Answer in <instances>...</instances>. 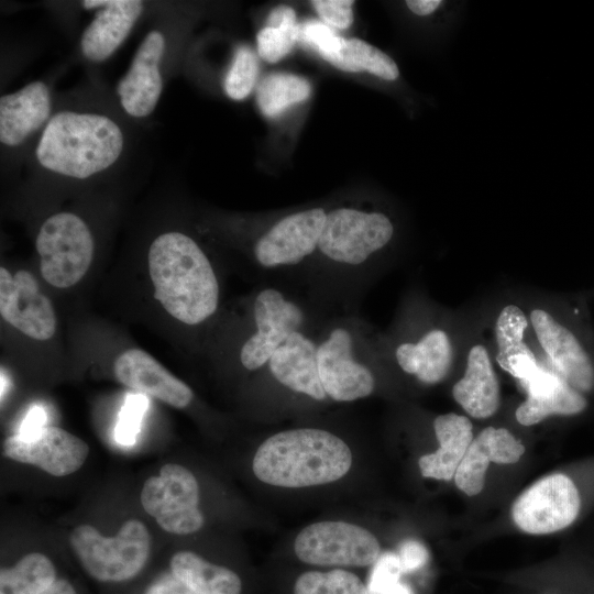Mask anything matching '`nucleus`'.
<instances>
[{
  "label": "nucleus",
  "instance_id": "obj_1",
  "mask_svg": "<svg viewBox=\"0 0 594 594\" xmlns=\"http://www.w3.org/2000/svg\"><path fill=\"white\" fill-rule=\"evenodd\" d=\"M471 311V306L450 309L436 302L420 288L409 289L391 327L382 331L391 370L422 386H435L453 377Z\"/></svg>",
  "mask_w": 594,
  "mask_h": 594
},
{
  "label": "nucleus",
  "instance_id": "obj_2",
  "mask_svg": "<svg viewBox=\"0 0 594 594\" xmlns=\"http://www.w3.org/2000/svg\"><path fill=\"white\" fill-rule=\"evenodd\" d=\"M549 367L584 395L594 392V324L585 293L519 289Z\"/></svg>",
  "mask_w": 594,
  "mask_h": 594
},
{
  "label": "nucleus",
  "instance_id": "obj_3",
  "mask_svg": "<svg viewBox=\"0 0 594 594\" xmlns=\"http://www.w3.org/2000/svg\"><path fill=\"white\" fill-rule=\"evenodd\" d=\"M154 298L175 320L198 326L218 310L220 286L216 271L189 235L169 231L157 235L147 252Z\"/></svg>",
  "mask_w": 594,
  "mask_h": 594
},
{
  "label": "nucleus",
  "instance_id": "obj_4",
  "mask_svg": "<svg viewBox=\"0 0 594 594\" xmlns=\"http://www.w3.org/2000/svg\"><path fill=\"white\" fill-rule=\"evenodd\" d=\"M316 341L320 382L327 397L334 402L371 396L377 387V372L391 370L382 331L352 314L322 318Z\"/></svg>",
  "mask_w": 594,
  "mask_h": 594
},
{
  "label": "nucleus",
  "instance_id": "obj_5",
  "mask_svg": "<svg viewBox=\"0 0 594 594\" xmlns=\"http://www.w3.org/2000/svg\"><path fill=\"white\" fill-rule=\"evenodd\" d=\"M350 447L333 432L312 427L278 431L257 448L252 469L270 485L299 488L336 482L351 469Z\"/></svg>",
  "mask_w": 594,
  "mask_h": 594
},
{
  "label": "nucleus",
  "instance_id": "obj_6",
  "mask_svg": "<svg viewBox=\"0 0 594 594\" xmlns=\"http://www.w3.org/2000/svg\"><path fill=\"white\" fill-rule=\"evenodd\" d=\"M123 145V133L111 118L61 111L46 123L35 155L40 165L51 172L85 179L110 167Z\"/></svg>",
  "mask_w": 594,
  "mask_h": 594
},
{
  "label": "nucleus",
  "instance_id": "obj_7",
  "mask_svg": "<svg viewBox=\"0 0 594 594\" xmlns=\"http://www.w3.org/2000/svg\"><path fill=\"white\" fill-rule=\"evenodd\" d=\"M396 224L384 211L341 207L327 213L317 251L326 267L320 277L353 278L374 276L373 266L394 242Z\"/></svg>",
  "mask_w": 594,
  "mask_h": 594
},
{
  "label": "nucleus",
  "instance_id": "obj_8",
  "mask_svg": "<svg viewBox=\"0 0 594 594\" xmlns=\"http://www.w3.org/2000/svg\"><path fill=\"white\" fill-rule=\"evenodd\" d=\"M497 369L522 389L549 367L534 336L519 289L504 290L479 304Z\"/></svg>",
  "mask_w": 594,
  "mask_h": 594
},
{
  "label": "nucleus",
  "instance_id": "obj_9",
  "mask_svg": "<svg viewBox=\"0 0 594 594\" xmlns=\"http://www.w3.org/2000/svg\"><path fill=\"white\" fill-rule=\"evenodd\" d=\"M250 305L252 326L239 350V362L248 372L264 370L293 332L319 320L306 302L278 286L260 288Z\"/></svg>",
  "mask_w": 594,
  "mask_h": 594
},
{
  "label": "nucleus",
  "instance_id": "obj_10",
  "mask_svg": "<svg viewBox=\"0 0 594 594\" xmlns=\"http://www.w3.org/2000/svg\"><path fill=\"white\" fill-rule=\"evenodd\" d=\"M69 542L91 578L100 582H123L144 568L151 535L142 521L129 519L114 537H105L90 525H79L73 529Z\"/></svg>",
  "mask_w": 594,
  "mask_h": 594
},
{
  "label": "nucleus",
  "instance_id": "obj_11",
  "mask_svg": "<svg viewBox=\"0 0 594 594\" xmlns=\"http://www.w3.org/2000/svg\"><path fill=\"white\" fill-rule=\"evenodd\" d=\"M471 319L451 395L464 413L474 419H488L502 403L497 365L479 305L471 306Z\"/></svg>",
  "mask_w": 594,
  "mask_h": 594
},
{
  "label": "nucleus",
  "instance_id": "obj_12",
  "mask_svg": "<svg viewBox=\"0 0 594 594\" xmlns=\"http://www.w3.org/2000/svg\"><path fill=\"white\" fill-rule=\"evenodd\" d=\"M41 275L56 288L79 283L94 258V238L87 223L72 212L48 217L36 237Z\"/></svg>",
  "mask_w": 594,
  "mask_h": 594
},
{
  "label": "nucleus",
  "instance_id": "obj_13",
  "mask_svg": "<svg viewBox=\"0 0 594 594\" xmlns=\"http://www.w3.org/2000/svg\"><path fill=\"white\" fill-rule=\"evenodd\" d=\"M141 504L160 527L174 535L194 534L205 522L199 508L198 482L188 469L179 464H165L160 475L145 481Z\"/></svg>",
  "mask_w": 594,
  "mask_h": 594
},
{
  "label": "nucleus",
  "instance_id": "obj_14",
  "mask_svg": "<svg viewBox=\"0 0 594 594\" xmlns=\"http://www.w3.org/2000/svg\"><path fill=\"white\" fill-rule=\"evenodd\" d=\"M297 558L320 566H366L380 557V543L367 529L345 522L324 520L305 527L296 537Z\"/></svg>",
  "mask_w": 594,
  "mask_h": 594
},
{
  "label": "nucleus",
  "instance_id": "obj_15",
  "mask_svg": "<svg viewBox=\"0 0 594 594\" xmlns=\"http://www.w3.org/2000/svg\"><path fill=\"white\" fill-rule=\"evenodd\" d=\"M327 211L321 207L290 213L275 222L253 246V256L268 272L297 270L318 246Z\"/></svg>",
  "mask_w": 594,
  "mask_h": 594
},
{
  "label": "nucleus",
  "instance_id": "obj_16",
  "mask_svg": "<svg viewBox=\"0 0 594 594\" xmlns=\"http://www.w3.org/2000/svg\"><path fill=\"white\" fill-rule=\"evenodd\" d=\"M581 499L573 481L557 473L537 481L515 501L513 520L525 532L551 534L570 526L579 515Z\"/></svg>",
  "mask_w": 594,
  "mask_h": 594
},
{
  "label": "nucleus",
  "instance_id": "obj_17",
  "mask_svg": "<svg viewBox=\"0 0 594 594\" xmlns=\"http://www.w3.org/2000/svg\"><path fill=\"white\" fill-rule=\"evenodd\" d=\"M0 315L10 326L34 340H50L56 332L54 306L41 292L35 276L25 270L11 274L0 267Z\"/></svg>",
  "mask_w": 594,
  "mask_h": 594
},
{
  "label": "nucleus",
  "instance_id": "obj_18",
  "mask_svg": "<svg viewBox=\"0 0 594 594\" xmlns=\"http://www.w3.org/2000/svg\"><path fill=\"white\" fill-rule=\"evenodd\" d=\"M89 453L79 437L54 426H44L30 436L14 433L3 443V454L13 461L35 465L54 476L79 470Z\"/></svg>",
  "mask_w": 594,
  "mask_h": 594
},
{
  "label": "nucleus",
  "instance_id": "obj_19",
  "mask_svg": "<svg viewBox=\"0 0 594 594\" xmlns=\"http://www.w3.org/2000/svg\"><path fill=\"white\" fill-rule=\"evenodd\" d=\"M320 320L293 332L264 367L278 385L317 402L328 398L317 367L316 332Z\"/></svg>",
  "mask_w": 594,
  "mask_h": 594
},
{
  "label": "nucleus",
  "instance_id": "obj_20",
  "mask_svg": "<svg viewBox=\"0 0 594 594\" xmlns=\"http://www.w3.org/2000/svg\"><path fill=\"white\" fill-rule=\"evenodd\" d=\"M165 51V37L153 30L140 44L131 66L117 86L122 108L134 118L153 112L163 90L160 63Z\"/></svg>",
  "mask_w": 594,
  "mask_h": 594
},
{
  "label": "nucleus",
  "instance_id": "obj_21",
  "mask_svg": "<svg viewBox=\"0 0 594 594\" xmlns=\"http://www.w3.org/2000/svg\"><path fill=\"white\" fill-rule=\"evenodd\" d=\"M113 371L121 384L174 408H186L194 399V392L186 383L141 349L122 352L113 363Z\"/></svg>",
  "mask_w": 594,
  "mask_h": 594
},
{
  "label": "nucleus",
  "instance_id": "obj_22",
  "mask_svg": "<svg viewBox=\"0 0 594 594\" xmlns=\"http://www.w3.org/2000/svg\"><path fill=\"white\" fill-rule=\"evenodd\" d=\"M525 446L505 427L487 426L474 436L454 474L455 485L466 495H477L484 487L490 462L516 463Z\"/></svg>",
  "mask_w": 594,
  "mask_h": 594
},
{
  "label": "nucleus",
  "instance_id": "obj_23",
  "mask_svg": "<svg viewBox=\"0 0 594 594\" xmlns=\"http://www.w3.org/2000/svg\"><path fill=\"white\" fill-rule=\"evenodd\" d=\"M82 7L100 8L80 40L84 56L96 63L107 59L114 53L144 9L143 2L139 0H86Z\"/></svg>",
  "mask_w": 594,
  "mask_h": 594
},
{
  "label": "nucleus",
  "instance_id": "obj_24",
  "mask_svg": "<svg viewBox=\"0 0 594 594\" xmlns=\"http://www.w3.org/2000/svg\"><path fill=\"white\" fill-rule=\"evenodd\" d=\"M522 391L526 398L516 407L515 419L524 427L538 425L554 416L573 417L588 407L587 396L570 386L548 369Z\"/></svg>",
  "mask_w": 594,
  "mask_h": 594
},
{
  "label": "nucleus",
  "instance_id": "obj_25",
  "mask_svg": "<svg viewBox=\"0 0 594 594\" xmlns=\"http://www.w3.org/2000/svg\"><path fill=\"white\" fill-rule=\"evenodd\" d=\"M50 89L43 81H33L0 98V141L8 146L23 143L50 118Z\"/></svg>",
  "mask_w": 594,
  "mask_h": 594
},
{
  "label": "nucleus",
  "instance_id": "obj_26",
  "mask_svg": "<svg viewBox=\"0 0 594 594\" xmlns=\"http://www.w3.org/2000/svg\"><path fill=\"white\" fill-rule=\"evenodd\" d=\"M432 429L439 448L420 457L421 475L450 481L474 438L473 424L468 416L447 413L433 418Z\"/></svg>",
  "mask_w": 594,
  "mask_h": 594
},
{
  "label": "nucleus",
  "instance_id": "obj_27",
  "mask_svg": "<svg viewBox=\"0 0 594 594\" xmlns=\"http://www.w3.org/2000/svg\"><path fill=\"white\" fill-rule=\"evenodd\" d=\"M169 566L172 574L194 594H241L242 582L234 571L193 551L176 552Z\"/></svg>",
  "mask_w": 594,
  "mask_h": 594
},
{
  "label": "nucleus",
  "instance_id": "obj_28",
  "mask_svg": "<svg viewBox=\"0 0 594 594\" xmlns=\"http://www.w3.org/2000/svg\"><path fill=\"white\" fill-rule=\"evenodd\" d=\"M53 562L43 553L24 556L15 565L0 571V594H42L56 581Z\"/></svg>",
  "mask_w": 594,
  "mask_h": 594
},
{
  "label": "nucleus",
  "instance_id": "obj_29",
  "mask_svg": "<svg viewBox=\"0 0 594 594\" xmlns=\"http://www.w3.org/2000/svg\"><path fill=\"white\" fill-rule=\"evenodd\" d=\"M330 64L343 72H367L386 81L399 77L398 66L392 57L359 38H344L340 53Z\"/></svg>",
  "mask_w": 594,
  "mask_h": 594
},
{
  "label": "nucleus",
  "instance_id": "obj_30",
  "mask_svg": "<svg viewBox=\"0 0 594 594\" xmlns=\"http://www.w3.org/2000/svg\"><path fill=\"white\" fill-rule=\"evenodd\" d=\"M310 92L311 86L305 78L278 73L268 75L261 81L256 101L264 116L276 117L290 106L306 100Z\"/></svg>",
  "mask_w": 594,
  "mask_h": 594
},
{
  "label": "nucleus",
  "instance_id": "obj_31",
  "mask_svg": "<svg viewBox=\"0 0 594 594\" xmlns=\"http://www.w3.org/2000/svg\"><path fill=\"white\" fill-rule=\"evenodd\" d=\"M294 594H367V590L354 573L334 569L302 573L295 582Z\"/></svg>",
  "mask_w": 594,
  "mask_h": 594
},
{
  "label": "nucleus",
  "instance_id": "obj_32",
  "mask_svg": "<svg viewBox=\"0 0 594 594\" xmlns=\"http://www.w3.org/2000/svg\"><path fill=\"white\" fill-rule=\"evenodd\" d=\"M257 74L258 63L254 52L248 46L239 47L224 78L226 94L233 100H243L252 91Z\"/></svg>",
  "mask_w": 594,
  "mask_h": 594
},
{
  "label": "nucleus",
  "instance_id": "obj_33",
  "mask_svg": "<svg viewBox=\"0 0 594 594\" xmlns=\"http://www.w3.org/2000/svg\"><path fill=\"white\" fill-rule=\"evenodd\" d=\"M299 25L296 20L279 26H265L256 36L257 51L261 58L276 63L290 53L298 41Z\"/></svg>",
  "mask_w": 594,
  "mask_h": 594
},
{
  "label": "nucleus",
  "instance_id": "obj_34",
  "mask_svg": "<svg viewBox=\"0 0 594 594\" xmlns=\"http://www.w3.org/2000/svg\"><path fill=\"white\" fill-rule=\"evenodd\" d=\"M403 570L396 553L386 552L374 562L366 585L367 594H413L408 585L400 582Z\"/></svg>",
  "mask_w": 594,
  "mask_h": 594
},
{
  "label": "nucleus",
  "instance_id": "obj_35",
  "mask_svg": "<svg viewBox=\"0 0 594 594\" xmlns=\"http://www.w3.org/2000/svg\"><path fill=\"white\" fill-rule=\"evenodd\" d=\"M298 40L314 48L329 63L340 53L344 42V38L337 35L329 25L319 21L300 24Z\"/></svg>",
  "mask_w": 594,
  "mask_h": 594
},
{
  "label": "nucleus",
  "instance_id": "obj_36",
  "mask_svg": "<svg viewBox=\"0 0 594 594\" xmlns=\"http://www.w3.org/2000/svg\"><path fill=\"white\" fill-rule=\"evenodd\" d=\"M146 404L143 394H132L127 398L116 428V439L119 443L131 446L135 442Z\"/></svg>",
  "mask_w": 594,
  "mask_h": 594
},
{
  "label": "nucleus",
  "instance_id": "obj_37",
  "mask_svg": "<svg viewBox=\"0 0 594 594\" xmlns=\"http://www.w3.org/2000/svg\"><path fill=\"white\" fill-rule=\"evenodd\" d=\"M349 0H316L312 6L322 21L336 29H348L353 22L352 4Z\"/></svg>",
  "mask_w": 594,
  "mask_h": 594
},
{
  "label": "nucleus",
  "instance_id": "obj_38",
  "mask_svg": "<svg viewBox=\"0 0 594 594\" xmlns=\"http://www.w3.org/2000/svg\"><path fill=\"white\" fill-rule=\"evenodd\" d=\"M398 559L403 572H414L422 568L429 559L427 548L417 540L404 541L398 550Z\"/></svg>",
  "mask_w": 594,
  "mask_h": 594
},
{
  "label": "nucleus",
  "instance_id": "obj_39",
  "mask_svg": "<svg viewBox=\"0 0 594 594\" xmlns=\"http://www.w3.org/2000/svg\"><path fill=\"white\" fill-rule=\"evenodd\" d=\"M145 594H194L183 582L173 574L153 583Z\"/></svg>",
  "mask_w": 594,
  "mask_h": 594
},
{
  "label": "nucleus",
  "instance_id": "obj_40",
  "mask_svg": "<svg viewBox=\"0 0 594 594\" xmlns=\"http://www.w3.org/2000/svg\"><path fill=\"white\" fill-rule=\"evenodd\" d=\"M405 3L410 12L418 16L432 15L449 4L441 0H408Z\"/></svg>",
  "mask_w": 594,
  "mask_h": 594
},
{
  "label": "nucleus",
  "instance_id": "obj_41",
  "mask_svg": "<svg viewBox=\"0 0 594 594\" xmlns=\"http://www.w3.org/2000/svg\"><path fill=\"white\" fill-rule=\"evenodd\" d=\"M45 413L40 407H34L24 419L21 425L20 431L16 432L21 436H30L44 427Z\"/></svg>",
  "mask_w": 594,
  "mask_h": 594
},
{
  "label": "nucleus",
  "instance_id": "obj_42",
  "mask_svg": "<svg viewBox=\"0 0 594 594\" xmlns=\"http://www.w3.org/2000/svg\"><path fill=\"white\" fill-rule=\"evenodd\" d=\"M42 594H77L74 586L65 579H57Z\"/></svg>",
  "mask_w": 594,
  "mask_h": 594
}]
</instances>
